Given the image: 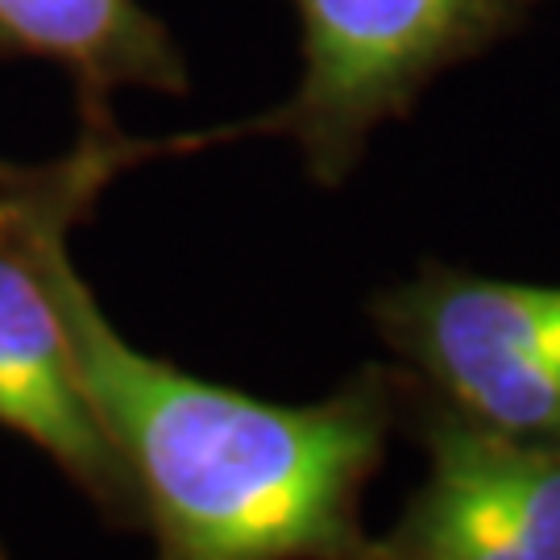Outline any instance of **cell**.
Listing matches in <instances>:
<instances>
[{"label":"cell","instance_id":"obj_3","mask_svg":"<svg viewBox=\"0 0 560 560\" xmlns=\"http://www.w3.org/2000/svg\"><path fill=\"white\" fill-rule=\"evenodd\" d=\"M536 0H295L303 75L258 129L303 150L312 175L337 183L382 120L407 113L453 62L511 34Z\"/></svg>","mask_w":560,"mask_h":560},{"label":"cell","instance_id":"obj_5","mask_svg":"<svg viewBox=\"0 0 560 560\" xmlns=\"http://www.w3.org/2000/svg\"><path fill=\"white\" fill-rule=\"evenodd\" d=\"M0 55L62 67L80 108H108L120 88L187 92L171 30L141 0H0Z\"/></svg>","mask_w":560,"mask_h":560},{"label":"cell","instance_id":"obj_6","mask_svg":"<svg viewBox=\"0 0 560 560\" xmlns=\"http://www.w3.org/2000/svg\"><path fill=\"white\" fill-rule=\"evenodd\" d=\"M428 481L465 506L499 560H560V448L511 441L460 411L423 432Z\"/></svg>","mask_w":560,"mask_h":560},{"label":"cell","instance_id":"obj_9","mask_svg":"<svg viewBox=\"0 0 560 560\" xmlns=\"http://www.w3.org/2000/svg\"><path fill=\"white\" fill-rule=\"evenodd\" d=\"M0 560H4V557H0Z\"/></svg>","mask_w":560,"mask_h":560},{"label":"cell","instance_id":"obj_8","mask_svg":"<svg viewBox=\"0 0 560 560\" xmlns=\"http://www.w3.org/2000/svg\"><path fill=\"white\" fill-rule=\"evenodd\" d=\"M9 166H13V162H4V159H0V175H4V171H9Z\"/></svg>","mask_w":560,"mask_h":560},{"label":"cell","instance_id":"obj_4","mask_svg":"<svg viewBox=\"0 0 560 560\" xmlns=\"http://www.w3.org/2000/svg\"><path fill=\"white\" fill-rule=\"evenodd\" d=\"M378 320L465 420L560 448V287L423 270L382 300Z\"/></svg>","mask_w":560,"mask_h":560},{"label":"cell","instance_id":"obj_2","mask_svg":"<svg viewBox=\"0 0 560 560\" xmlns=\"http://www.w3.org/2000/svg\"><path fill=\"white\" fill-rule=\"evenodd\" d=\"M80 113V138L62 159L18 166L0 187V428L42 448L101 506L138 511L129 469L80 378L75 349L42 266L38 233L59 208L88 212L104 187L141 159L191 150L203 138L138 141L120 133L108 108Z\"/></svg>","mask_w":560,"mask_h":560},{"label":"cell","instance_id":"obj_7","mask_svg":"<svg viewBox=\"0 0 560 560\" xmlns=\"http://www.w3.org/2000/svg\"><path fill=\"white\" fill-rule=\"evenodd\" d=\"M13 171H18V162H13V166H9V171H4V175H0V187H4V183L13 179Z\"/></svg>","mask_w":560,"mask_h":560},{"label":"cell","instance_id":"obj_1","mask_svg":"<svg viewBox=\"0 0 560 560\" xmlns=\"http://www.w3.org/2000/svg\"><path fill=\"white\" fill-rule=\"evenodd\" d=\"M83 217L59 208L42 221V266L88 399L154 527L159 560L358 557V502L386 432L378 382L287 407L141 353L71 261L67 233Z\"/></svg>","mask_w":560,"mask_h":560}]
</instances>
